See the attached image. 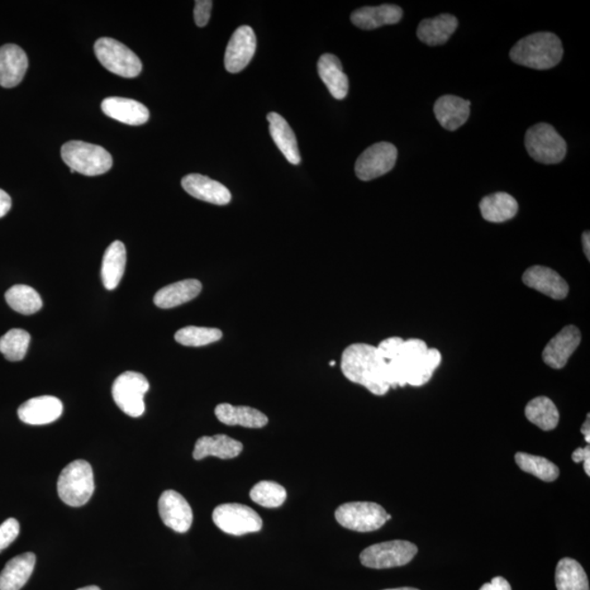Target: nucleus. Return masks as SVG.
Here are the masks:
<instances>
[{
	"instance_id": "obj_40",
	"label": "nucleus",
	"mask_w": 590,
	"mask_h": 590,
	"mask_svg": "<svg viewBox=\"0 0 590 590\" xmlns=\"http://www.w3.org/2000/svg\"><path fill=\"white\" fill-rule=\"evenodd\" d=\"M212 4L211 0H198V2L195 3L194 18L198 27L202 28L208 25Z\"/></svg>"
},
{
	"instance_id": "obj_25",
	"label": "nucleus",
	"mask_w": 590,
	"mask_h": 590,
	"mask_svg": "<svg viewBox=\"0 0 590 590\" xmlns=\"http://www.w3.org/2000/svg\"><path fill=\"white\" fill-rule=\"evenodd\" d=\"M458 27V20L455 16L442 13L433 19H425L418 27L417 36L419 40L429 46H439L445 44L450 37L453 36Z\"/></svg>"
},
{
	"instance_id": "obj_29",
	"label": "nucleus",
	"mask_w": 590,
	"mask_h": 590,
	"mask_svg": "<svg viewBox=\"0 0 590 590\" xmlns=\"http://www.w3.org/2000/svg\"><path fill=\"white\" fill-rule=\"evenodd\" d=\"M218 420L227 426H241L250 429H260L268 423V418L255 408L232 406L220 403L215 409Z\"/></svg>"
},
{
	"instance_id": "obj_48",
	"label": "nucleus",
	"mask_w": 590,
	"mask_h": 590,
	"mask_svg": "<svg viewBox=\"0 0 590 590\" xmlns=\"http://www.w3.org/2000/svg\"><path fill=\"white\" fill-rule=\"evenodd\" d=\"M389 520H392V516H390L389 514H387V521Z\"/></svg>"
},
{
	"instance_id": "obj_11",
	"label": "nucleus",
	"mask_w": 590,
	"mask_h": 590,
	"mask_svg": "<svg viewBox=\"0 0 590 590\" xmlns=\"http://www.w3.org/2000/svg\"><path fill=\"white\" fill-rule=\"evenodd\" d=\"M213 522L226 534L243 536L257 532L263 528V520L250 506L243 504H222L212 513Z\"/></svg>"
},
{
	"instance_id": "obj_1",
	"label": "nucleus",
	"mask_w": 590,
	"mask_h": 590,
	"mask_svg": "<svg viewBox=\"0 0 590 590\" xmlns=\"http://www.w3.org/2000/svg\"><path fill=\"white\" fill-rule=\"evenodd\" d=\"M441 361V352L430 349L425 341L403 340L397 355L387 361L390 387H422L432 379Z\"/></svg>"
},
{
	"instance_id": "obj_24",
	"label": "nucleus",
	"mask_w": 590,
	"mask_h": 590,
	"mask_svg": "<svg viewBox=\"0 0 590 590\" xmlns=\"http://www.w3.org/2000/svg\"><path fill=\"white\" fill-rule=\"evenodd\" d=\"M269 132L275 146L283 152L290 163L298 165L301 162V155L298 147L297 137L287 121L278 113L268 114Z\"/></svg>"
},
{
	"instance_id": "obj_14",
	"label": "nucleus",
	"mask_w": 590,
	"mask_h": 590,
	"mask_svg": "<svg viewBox=\"0 0 590 590\" xmlns=\"http://www.w3.org/2000/svg\"><path fill=\"white\" fill-rule=\"evenodd\" d=\"M159 514L165 526L179 534L190 530L193 510L182 494L168 490L159 498Z\"/></svg>"
},
{
	"instance_id": "obj_19",
	"label": "nucleus",
	"mask_w": 590,
	"mask_h": 590,
	"mask_svg": "<svg viewBox=\"0 0 590 590\" xmlns=\"http://www.w3.org/2000/svg\"><path fill=\"white\" fill-rule=\"evenodd\" d=\"M28 60L20 46L6 44L0 47V85L13 88L25 78Z\"/></svg>"
},
{
	"instance_id": "obj_27",
	"label": "nucleus",
	"mask_w": 590,
	"mask_h": 590,
	"mask_svg": "<svg viewBox=\"0 0 590 590\" xmlns=\"http://www.w3.org/2000/svg\"><path fill=\"white\" fill-rule=\"evenodd\" d=\"M36 556L27 552L12 559L0 573V590H20L31 578Z\"/></svg>"
},
{
	"instance_id": "obj_18",
	"label": "nucleus",
	"mask_w": 590,
	"mask_h": 590,
	"mask_svg": "<svg viewBox=\"0 0 590 590\" xmlns=\"http://www.w3.org/2000/svg\"><path fill=\"white\" fill-rule=\"evenodd\" d=\"M185 192L199 201L225 206L231 202L232 195L225 185L202 174H189L182 179Z\"/></svg>"
},
{
	"instance_id": "obj_35",
	"label": "nucleus",
	"mask_w": 590,
	"mask_h": 590,
	"mask_svg": "<svg viewBox=\"0 0 590 590\" xmlns=\"http://www.w3.org/2000/svg\"><path fill=\"white\" fill-rule=\"evenodd\" d=\"M516 464L522 471L535 475L542 482H555L560 475L558 466L544 457L530 455L527 453H517L515 455Z\"/></svg>"
},
{
	"instance_id": "obj_49",
	"label": "nucleus",
	"mask_w": 590,
	"mask_h": 590,
	"mask_svg": "<svg viewBox=\"0 0 590 590\" xmlns=\"http://www.w3.org/2000/svg\"><path fill=\"white\" fill-rule=\"evenodd\" d=\"M335 364H336L335 361H331V365L335 366Z\"/></svg>"
},
{
	"instance_id": "obj_20",
	"label": "nucleus",
	"mask_w": 590,
	"mask_h": 590,
	"mask_svg": "<svg viewBox=\"0 0 590 590\" xmlns=\"http://www.w3.org/2000/svg\"><path fill=\"white\" fill-rule=\"evenodd\" d=\"M101 108L109 118L131 126L144 125L150 116L149 111L144 104L126 98L104 99Z\"/></svg>"
},
{
	"instance_id": "obj_4",
	"label": "nucleus",
	"mask_w": 590,
	"mask_h": 590,
	"mask_svg": "<svg viewBox=\"0 0 590 590\" xmlns=\"http://www.w3.org/2000/svg\"><path fill=\"white\" fill-rule=\"evenodd\" d=\"M61 158L70 168V172L97 176L111 170L113 158L103 147L84 141H69L61 147Z\"/></svg>"
},
{
	"instance_id": "obj_32",
	"label": "nucleus",
	"mask_w": 590,
	"mask_h": 590,
	"mask_svg": "<svg viewBox=\"0 0 590 590\" xmlns=\"http://www.w3.org/2000/svg\"><path fill=\"white\" fill-rule=\"evenodd\" d=\"M555 584L558 590H589L586 572L578 561L564 558L555 570Z\"/></svg>"
},
{
	"instance_id": "obj_31",
	"label": "nucleus",
	"mask_w": 590,
	"mask_h": 590,
	"mask_svg": "<svg viewBox=\"0 0 590 590\" xmlns=\"http://www.w3.org/2000/svg\"><path fill=\"white\" fill-rule=\"evenodd\" d=\"M480 211L484 220L502 223L517 215L518 203L507 193H496L484 197L480 203Z\"/></svg>"
},
{
	"instance_id": "obj_44",
	"label": "nucleus",
	"mask_w": 590,
	"mask_h": 590,
	"mask_svg": "<svg viewBox=\"0 0 590 590\" xmlns=\"http://www.w3.org/2000/svg\"><path fill=\"white\" fill-rule=\"evenodd\" d=\"M590 239H589V232H584L583 235V247H584V253L586 255L588 260L590 257Z\"/></svg>"
},
{
	"instance_id": "obj_30",
	"label": "nucleus",
	"mask_w": 590,
	"mask_h": 590,
	"mask_svg": "<svg viewBox=\"0 0 590 590\" xmlns=\"http://www.w3.org/2000/svg\"><path fill=\"white\" fill-rule=\"evenodd\" d=\"M126 247L121 241L113 242L103 256L101 277L104 287L114 290L118 287L125 273Z\"/></svg>"
},
{
	"instance_id": "obj_43",
	"label": "nucleus",
	"mask_w": 590,
	"mask_h": 590,
	"mask_svg": "<svg viewBox=\"0 0 590 590\" xmlns=\"http://www.w3.org/2000/svg\"><path fill=\"white\" fill-rule=\"evenodd\" d=\"M12 198L4 190L0 189V218L7 215L12 209Z\"/></svg>"
},
{
	"instance_id": "obj_46",
	"label": "nucleus",
	"mask_w": 590,
	"mask_h": 590,
	"mask_svg": "<svg viewBox=\"0 0 590 590\" xmlns=\"http://www.w3.org/2000/svg\"><path fill=\"white\" fill-rule=\"evenodd\" d=\"M77 590H101L98 586H87L84 588H79Z\"/></svg>"
},
{
	"instance_id": "obj_33",
	"label": "nucleus",
	"mask_w": 590,
	"mask_h": 590,
	"mask_svg": "<svg viewBox=\"0 0 590 590\" xmlns=\"http://www.w3.org/2000/svg\"><path fill=\"white\" fill-rule=\"evenodd\" d=\"M525 415L531 423L544 431L554 430L559 425L560 413L554 402L537 397L527 404Z\"/></svg>"
},
{
	"instance_id": "obj_12",
	"label": "nucleus",
	"mask_w": 590,
	"mask_h": 590,
	"mask_svg": "<svg viewBox=\"0 0 590 590\" xmlns=\"http://www.w3.org/2000/svg\"><path fill=\"white\" fill-rule=\"evenodd\" d=\"M397 148L389 142H379L371 146L355 162V174L359 179L368 182L387 174L396 164Z\"/></svg>"
},
{
	"instance_id": "obj_8",
	"label": "nucleus",
	"mask_w": 590,
	"mask_h": 590,
	"mask_svg": "<svg viewBox=\"0 0 590 590\" xmlns=\"http://www.w3.org/2000/svg\"><path fill=\"white\" fill-rule=\"evenodd\" d=\"M149 387L145 375L128 371L118 376L113 384L114 402L127 416L140 418L146 411L145 395Z\"/></svg>"
},
{
	"instance_id": "obj_22",
	"label": "nucleus",
	"mask_w": 590,
	"mask_h": 590,
	"mask_svg": "<svg viewBox=\"0 0 590 590\" xmlns=\"http://www.w3.org/2000/svg\"><path fill=\"white\" fill-rule=\"evenodd\" d=\"M403 9L396 4L363 7L351 14V21L363 30H374L384 26L396 25L403 18Z\"/></svg>"
},
{
	"instance_id": "obj_34",
	"label": "nucleus",
	"mask_w": 590,
	"mask_h": 590,
	"mask_svg": "<svg viewBox=\"0 0 590 590\" xmlns=\"http://www.w3.org/2000/svg\"><path fill=\"white\" fill-rule=\"evenodd\" d=\"M8 306L13 311L23 314V315H31L39 312L43 307L40 294L35 289L25 284L13 285L4 295Z\"/></svg>"
},
{
	"instance_id": "obj_6",
	"label": "nucleus",
	"mask_w": 590,
	"mask_h": 590,
	"mask_svg": "<svg viewBox=\"0 0 590 590\" xmlns=\"http://www.w3.org/2000/svg\"><path fill=\"white\" fill-rule=\"evenodd\" d=\"M525 146L531 158L542 164L560 163L568 150L563 138L546 123L537 124L527 131Z\"/></svg>"
},
{
	"instance_id": "obj_36",
	"label": "nucleus",
	"mask_w": 590,
	"mask_h": 590,
	"mask_svg": "<svg viewBox=\"0 0 590 590\" xmlns=\"http://www.w3.org/2000/svg\"><path fill=\"white\" fill-rule=\"evenodd\" d=\"M31 336L28 331L14 328L0 338V352L12 363L25 359Z\"/></svg>"
},
{
	"instance_id": "obj_39",
	"label": "nucleus",
	"mask_w": 590,
	"mask_h": 590,
	"mask_svg": "<svg viewBox=\"0 0 590 590\" xmlns=\"http://www.w3.org/2000/svg\"><path fill=\"white\" fill-rule=\"evenodd\" d=\"M20 534V523L14 518H8L0 525V552L7 549Z\"/></svg>"
},
{
	"instance_id": "obj_7",
	"label": "nucleus",
	"mask_w": 590,
	"mask_h": 590,
	"mask_svg": "<svg viewBox=\"0 0 590 590\" xmlns=\"http://www.w3.org/2000/svg\"><path fill=\"white\" fill-rule=\"evenodd\" d=\"M94 53L104 68L121 77L135 78L141 73L140 57L123 43L111 37H101L95 42Z\"/></svg>"
},
{
	"instance_id": "obj_47",
	"label": "nucleus",
	"mask_w": 590,
	"mask_h": 590,
	"mask_svg": "<svg viewBox=\"0 0 590 590\" xmlns=\"http://www.w3.org/2000/svg\"><path fill=\"white\" fill-rule=\"evenodd\" d=\"M385 590H419L411 587H402V588H393V589H385Z\"/></svg>"
},
{
	"instance_id": "obj_45",
	"label": "nucleus",
	"mask_w": 590,
	"mask_h": 590,
	"mask_svg": "<svg viewBox=\"0 0 590 590\" xmlns=\"http://www.w3.org/2000/svg\"><path fill=\"white\" fill-rule=\"evenodd\" d=\"M582 433L585 436V441H586L589 444L590 442V427H589V415L587 416V420L585 421L583 427H582Z\"/></svg>"
},
{
	"instance_id": "obj_9",
	"label": "nucleus",
	"mask_w": 590,
	"mask_h": 590,
	"mask_svg": "<svg viewBox=\"0 0 590 590\" xmlns=\"http://www.w3.org/2000/svg\"><path fill=\"white\" fill-rule=\"evenodd\" d=\"M417 554V546L411 542L393 540L369 546L360 554V560L366 568L392 569L411 562Z\"/></svg>"
},
{
	"instance_id": "obj_2",
	"label": "nucleus",
	"mask_w": 590,
	"mask_h": 590,
	"mask_svg": "<svg viewBox=\"0 0 590 590\" xmlns=\"http://www.w3.org/2000/svg\"><path fill=\"white\" fill-rule=\"evenodd\" d=\"M341 371L352 383L363 385L376 396H384L390 387L388 365L378 347L355 344L342 354Z\"/></svg>"
},
{
	"instance_id": "obj_26",
	"label": "nucleus",
	"mask_w": 590,
	"mask_h": 590,
	"mask_svg": "<svg viewBox=\"0 0 590 590\" xmlns=\"http://www.w3.org/2000/svg\"><path fill=\"white\" fill-rule=\"evenodd\" d=\"M317 69L332 97L344 100L349 92V79L342 69L340 60L332 54H323L318 60Z\"/></svg>"
},
{
	"instance_id": "obj_17",
	"label": "nucleus",
	"mask_w": 590,
	"mask_h": 590,
	"mask_svg": "<svg viewBox=\"0 0 590 590\" xmlns=\"http://www.w3.org/2000/svg\"><path fill=\"white\" fill-rule=\"evenodd\" d=\"M63 403L53 396H41L28 399L18 409V416L22 422L31 426H44L54 422L63 415Z\"/></svg>"
},
{
	"instance_id": "obj_21",
	"label": "nucleus",
	"mask_w": 590,
	"mask_h": 590,
	"mask_svg": "<svg viewBox=\"0 0 590 590\" xmlns=\"http://www.w3.org/2000/svg\"><path fill=\"white\" fill-rule=\"evenodd\" d=\"M435 114L442 128L454 132L468 121L470 102L456 95H442L435 104Z\"/></svg>"
},
{
	"instance_id": "obj_41",
	"label": "nucleus",
	"mask_w": 590,
	"mask_h": 590,
	"mask_svg": "<svg viewBox=\"0 0 590 590\" xmlns=\"http://www.w3.org/2000/svg\"><path fill=\"white\" fill-rule=\"evenodd\" d=\"M574 463H584L585 473L590 475V446L580 447L572 454Z\"/></svg>"
},
{
	"instance_id": "obj_13",
	"label": "nucleus",
	"mask_w": 590,
	"mask_h": 590,
	"mask_svg": "<svg viewBox=\"0 0 590 590\" xmlns=\"http://www.w3.org/2000/svg\"><path fill=\"white\" fill-rule=\"evenodd\" d=\"M256 36L253 28L243 26L233 33L227 46L225 66L228 73L237 74L247 68L256 52Z\"/></svg>"
},
{
	"instance_id": "obj_3",
	"label": "nucleus",
	"mask_w": 590,
	"mask_h": 590,
	"mask_svg": "<svg viewBox=\"0 0 590 590\" xmlns=\"http://www.w3.org/2000/svg\"><path fill=\"white\" fill-rule=\"evenodd\" d=\"M510 56L518 65L546 70L555 68L562 60L563 46L554 33L538 32L518 41L513 46Z\"/></svg>"
},
{
	"instance_id": "obj_23",
	"label": "nucleus",
	"mask_w": 590,
	"mask_h": 590,
	"mask_svg": "<svg viewBox=\"0 0 590 590\" xmlns=\"http://www.w3.org/2000/svg\"><path fill=\"white\" fill-rule=\"evenodd\" d=\"M242 450V442L231 439L230 436L225 435L203 436L195 444L193 457L196 460L211 456L220 459H232L239 456Z\"/></svg>"
},
{
	"instance_id": "obj_15",
	"label": "nucleus",
	"mask_w": 590,
	"mask_h": 590,
	"mask_svg": "<svg viewBox=\"0 0 590 590\" xmlns=\"http://www.w3.org/2000/svg\"><path fill=\"white\" fill-rule=\"evenodd\" d=\"M580 341L582 335L578 328L572 325L566 326L546 346L542 352V359L552 369H563L570 355L578 348Z\"/></svg>"
},
{
	"instance_id": "obj_10",
	"label": "nucleus",
	"mask_w": 590,
	"mask_h": 590,
	"mask_svg": "<svg viewBox=\"0 0 590 590\" xmlns=\"http://www.w3.org/2000/svg\"><path fill=\"white\" fill-rule=\"evenodd\" d=\"M336 520L347 530L370 532L379 530L387 522V513L379 504L351 502L342 504L335 513Z\"/></svg>"
},
{
	"instance_id": "obj_42",
	"label": "nucleus",
	"mask_w": 590,
	"mask_h": 590,
	"mask_svg": "<svg viewBox=\"0 0 590 590\" xmlns=\"http://www.w3.org/2000/svg\"><path fill=\"white\" fill-rule=\"evenodd\" d=\"M480 590H512L510 583L501 577L494 578L491 582L484 584Z\"/></svg>"
},
{
	"instance_id": "obj_28",
	"label": "nucleus",
	"mask_w": 590,
	"mask_h": 590,
	"mask_svg": "<svg viewBox=\"0 0 590 590\" xmlns=\"http://www.w3.org/2000/svg\"><path fill=\"white\" fill-rule=\"evenodd\" d=\"M202 289L203 285L199 280H183L159 290L155 295L154 302L160 308H173L197 298Z\"/></svg>"
},
{
	"instance_id": "obj_38",
	"label": "nucleus",
	"mask_w": 590,
	"mask_h": 590,
	"mask_svg": "<svg viewBox=\"0 0 590 590\" xmlns=\"http://www.w3.org/2000/svg\"><path fill=\"white\" fill-rule=\"evenodd\" d=\"M222 331L218 328L188 326L175 334V340L187 347H203L220 340Z\"/></svg>"
},
{
	"instance_id": "obj_5",
	"label": "nucleus",
	"mask_w": 590,
	"mask_h": 590,
	"mask_svg": "<svg viewBox=\"0 0 590 590\" xmlns=\"http://www.w3.org/2000/svg\"><path fill=\"white\" fill-rule=\"evenodd\" d=\"M57 492L69 506H84L94 492L92 465L85 460H75L61 471L57 482Z\"/></svg>"
},
{
	"instance_id": "obj_37",
	"label": "nucleus",
	"mask_w": 590,
	"mask_h": 590,
	"mask_svg": "<svg viewBox=\"0 0 590 590\" xmlns=\"http://www.w3.org/2000/svg\"><path fill=\"white\" fill-rule=\"evenodd\" d=\"M250 496L259 506L275 508L282 506L287 499V490L277 482H260L251 490Z\"/></svg>"
},
{
	"instance_id": "obj_16",
	"label": "nucleus",
	"mask_w": 590,
	"mask_h": 590,
	"mask_svg": "<svg viewBox=\"0 0 590 590\" xmlns=\"http://www.w3.org/2000/svg\"><path fill=\"white\" fill-rule=\"evenodd\" d=\"M522 283L554 299H563L570 291L568 283L556 271L544 266L528 268L522 275Z\"/></svg>"
}]
</instances>
